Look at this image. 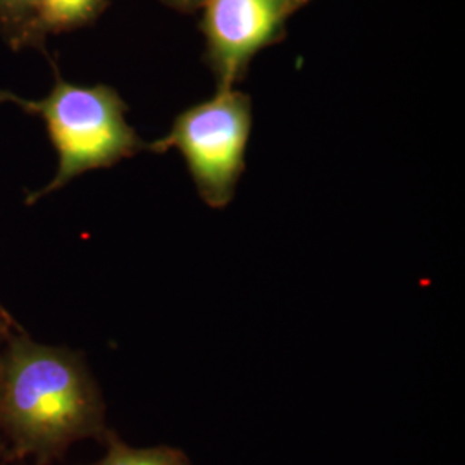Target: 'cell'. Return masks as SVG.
I'll return each mask as SVG.
<instances>
[{
  "mask_svg": "<svg viewBox=\"0 0 465 465\" xmlns=\"http://www.w3.org/2000/svg\"><path fill=\"white\" fill-rule=\"evenodd\" d=\"M252 123L247 94L234 86L217 90L213 99L183 111L169 134L147 143V150H180L202 200L223 209L232 202L243 174Z\"/></svg>",
  "mask_w": 465,
  "mask_h": 465,
  "instance_id": "cell-3",
  "label": "cell"
},
{
  "mask_svg": "<svg viewBox=\"0 0 465 465\" xmlns=\"http://www.w3.org/2000/svg\"><path fill=\"white\" fill-rule=\"evenodd\" d=\"M15 322L7 314H0V374H2V351H4V343H5V336L7 332L13 330ZM0 462H4V443L0 438Z\"/></svg>",
  "mask_w": 465,
  "mask_h": 465,
  "instance_id": "cell-8",
  "label": "cell"
},
{
  "mask_svg": "<svg viewBox=\"0 0 465 465\" xmlns=\"http://www.w3.org/2000/svg\"><path fill=\"white\" fill-rule=\"evenodd\" d=\"M105 0H35L28 45H38L47 35L63 34L94 21Z\"/></svg>",
  "mask_w": 465,
  "mask_h": 465,
  "instance_id": "cell-5",
  "label": "cell"
},
{
  "mask_svg": "<svg viewBox=\"0 0 465 465\" xmlns=\"http://www.w3.org/2000/svg\"><path fill=\"white\" fill-rule=\"evenodd\" d=\"M104 445L105 455L97 462L88 465H192L183 450L167 445L134 449L124 443L113 430L105 436Z\"/></svg>",
  "mask_w": 465,
  "mask_h": 465,
  "instance_id": "cell-6",
  "label": "cell"
},
{
  "mask_svg": "<svg viewBox=\"0 0 465 465\" xmlns=\"http://www.w3.org/2000/svg\"><path fill=\"white\" fill-rule=\"evenodd\" d=\"M295 2V5H300V4H303V2H307V0H293Z\"/></svg>",
  "mask_w": 465,
  "mask_h": 465,
  "instance_id": "cell-10",
  "label": "cell"
},
{
  "mask_svg": "<svg viewBox=\"0 0 465 465\" xmlns=\"http://www.w3.org/2000/svg\"><path fill=\"white\" fill-rule=\"evenodd\" d=\"M0 465H2V462H0Z\"/></svg>",
  "mask_w": 465,
  "mask_h": 465,
  "instance_id": "cell-11",
  "label": "cell"
},
{
  "mask_svg": "<svg viewBox=\"0 0 465 465\" xmlns=\"http://www.w3.org/2000/svg\"><path fill=\"white\" fill-rule=\"evenodd\" d=\"M35 0H0V34L13 47L28 45Z\"/></svg>",
  "mask_w": 465,
  "mask_h": 465,
  "instance_id": "cell-7",
  "label": "cell"
},
{
  "mask_svg": "<svg viewBox=\"0 0 465 465\" xmlns=\"http://www.w3.org/2000/svg\"><path fill=\"white\" fill-rule=\"evenodd\" d=\"M99 382L84 353L35 341L25 331L5 336L0 374L4 462L32 457L49 465L82 440L104 443L111 431Z\"/></svg>",
  "mask_w": 465,
  "mask_h": 465,
  "instance_id": "cell-1",
  "label": "cell"
},
{
  "mask_svg": "<svg viewBox=\"0 0 465 465\" xmlns=\"http://www.w3.org/2000/svg\"><path fill=\"white\" fill-rule=\"evenodd\" d=\"M207 61L217 90L232 88L259 50L280 40L293 0H203Z\"/></svg>",
  "mask_w": 465,
  "mask_h": 465,
  "instance_id": "cell-4",
  "label": "cell"
},
{
  "mask_svg": "<svg viewBox=\"0 0 465 465\" xmlns=\"http://www.w3.org/2000/svg\"><path fill=\"white\" fill-rule=\"evenodd\" d=\"M167 2L173 4V5H178L182 9H190V7H195L199 4H203V0H167Z\"/></svg>",
  "mask_w": 465,
  "mask_h": 465,
  "instance_id": "cell-9",
  "label": "cell"
},
{
  "mask_svg": "<svg viewBox=\"0 0 465 465\" xmlns=\"http://www.w3.org/2000/svg\"><path fill=\"white\" fill-rule=\"evenodd\" d=\"M0 102L15 104L25 113L42 117L57 152L54 178L26 197L28 205L49 197L88 171L114 166L147 150V143L126 121L124 100L107 84L84 86L57 76L44 99H23L11 92H0Z\"/></svg>",
  "mask_w": 465,
  "mask_h": 465,
  "instance_id": "cell-2",
  "label": "cell"
}]
</instances>
